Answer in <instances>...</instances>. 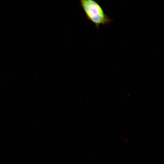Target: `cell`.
<instances>
[{
  "label": "cell",
  "instance_id": "1",
  "mask_svg": "<svg viewBox=\"0 0 164 164\" xmlns=\"http://www.w3.org/2000/svg\"><path fill=\"white\" fill-rule=\"evenodd\" d=\"M80 5L87 19L98 29L101 25H108L113 20L106 15L102 7L94 0H80Z\"/></svg>",
  "mask_w": 164,
  "mask_h": 164
}]
</instances>
